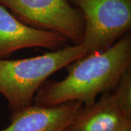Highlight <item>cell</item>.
Instances as JSON below:
<instances>
[{"mask_svg":"<svg viewBox=\"0 0 131 131\" xmlns=\"http://www.w3.org/2000/svg\"><path fill=\"white\" fill-rule=\"evenodd\" d=\"M0 4L28 26L61 34L74 45L82 42L83 17L69 0H0Z\"/></svg>","mask_w":131,"mask_h":131,"instance_id":"cell-4","label":"cell"},{"mask_svg":"<svg viewBox=\"0 0 131 131\" xmlns=\"http://www.w3.org/2000/svg\"><path fill=\"white\" fill-rule=\"evenodd\" d=\"M130 67L131 35L127 33L107 49L88 54L69 64L63 80L46 81L38 90L34 103L55 106L77 101L90 105L99 95L113 91Z\"/></svg>","mask_w":131,"mask_h":131,"instance_id":"cell-1","label":"cell"},{"mask_svg":"<svg viewBox=\"0 0 131 131\" xmlns=\"http://www.w3.org/2000/svg\"><path fill=\"white\" fill-rule=\"evenodd\" d=\"M82 108L83 104L77 101L55 106L33 103L13 112L10 124L0 131H66Z\"/></svg>","mask_w":131,"mask_h":131,"instance_id":"cell-6","label":"cell"},{"mask_svg":"<svg viewBox=\"0 0 131 131\" xmlns=\"http://www.w3.org/2000/svg\"><path fill=\"white\" fill-rule=\"evenodd\" d=\"M116 131H131V122H127L126 124H125Z\"/></svg>","mask_w":131,"mask_h":131,"instance_id":"cell-9","label":"cell"},{"mask_svg":"<svg viewBox=\"0 0 131 131\" xmlns=\"http://www.w3.org/2000/svg\"><path fill=\"white\" fill-rule=\"evenodd\" d=\"M84 20L82 44L88 54L103 51L130 33L131 0H69Z\"/></svg>","mask_w":131,"mask_h":131,"instance_id":"cell-3","label":"cell"},{"mask_svg":"<svg viewBox=\"0 0 131 131\" xmlns=\"http://www.w3.org/2000/svg\"><path fill=\"white\" fill-rule=\"evenodd\" d=\"M112 92L123 114L131 119V67L122 74Z\"/></svg>","mask_w":131,"mask_h":131,"instance_id":"cell-8","label":"cell"},{"mask_svg":"<svg viewBox=\"0 0 131 131\" xmlns=\"http://www.w3.org/2000/svg\"><path fill=\"white\" fill-rule=\"evenodd\" d=\"M87 55L80 44L31 58L0 59V93L12 112L27 107L49 77Z\"/></svg>","mask_w":131,"mask_h":131,"instance_id":"cell-2","label":"cell"},{"mask_svg":"<svg viewBox=\"0 0 131 131\" xmlns=\"http://www.w3.org/2000/svg\"><path fill=\"white\" fill-rule=\"evenodd\" d=\"M69 40L61 34L34 28L23 23L0 4V59L25 48L58 50Z\"/></svg>","mask_w":131,"mask_h":131,"instance_id":"cell-5","label":"cell"},{"mask_svg":"<svg viewBox=\"0 0 131 131\" xmlns=\"http://www.w3.org/2000/svg\"><path fill=\"white\" fill-rule=\"evenodd\" d=\"M131 122L119 108L112 91L102 94L98 101L83 106L66 131H116Z\"/></svg>","mask_w":131,"mask_h":131,"instance_id":"cell-7","label":"cell"}]
</instances>
